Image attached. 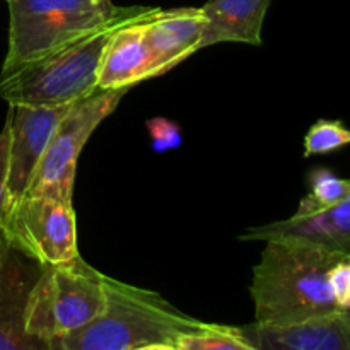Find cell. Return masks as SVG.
Masks as SVG:
<instances>
[{"label":"cell","mask_w":350,"mask_h":350,"mask_svg":"<svg viewBox=\"0 0 350 350\" xmlns=\"http://www.w3.org/2000/svg\"><path fill=\"white\" fill-rule=\"evenodd\" d=\"M265 243L250 287L256 323L291 325L340 313L332 273L344 253L293 238Z\"/></svg>","instance_id":"6da1fadb"},{"label":"cell","mask_w":350,"mask_h":350,"mask_svg":"<svg viewBox=\"0 0 350 350\" xmlns=\"http://www.w3.org/2000/svg\"><path fill=\"white\" fill-rule=\"evenodd\" d=\"M29 260L0 232V350L43 349L24 330L27 294L41 270H31Z\"/></svg>","instance_id":"8fae6325"},{"label":"cell","mask_w":350,"mask_h":350,"mask_svg":"<svg viewBox=\"0 0 350 350\" xmlns=\"http://www.w3.org/2000/svg\"><path fill=\"white\" fill-rule=\"evenodd\" d=\"M0 232L12 248L40 265L79 256L77 221L72 202L26 193L9 205Z\"/></svg>","instance_id":"52a82bcc"},{"label":"cell","mask_w":350,"mask_h":350,"mask_svg":"<svg viewBox=\"0 0 350 350\" xmlns=\"http://www.w3.org/2000/svg\"><path fill=\"white\" fill-rule=\"evenodd\" d=\"M105 310L60 338L53 350H178L205 321L171 306L157 293L105 275Z\"/></svg>","instance_id":"7a4b0ae2"},{"label":"cell","mask_w":350,"mask_h":350,"mask_svg":"<svg viewBox=\"0 0 350 350\" xmlns=\"http://www.w3.org/2000/svg\"><path fill=\"white\" fill-rule=\"evenodd\" d=\"M126 91L129 89H96L92 94L72 103L58 123L26 193L51 195L72 202L79 156L92 132L115 111Z\"/></svg>","instance_id":"8992f818"},{"label":"cell","mask_w":350,"mask_h":350,"mask_svg":"<svg viewBox=\"0 0 350 350\" xmlns=\"http://www.w3.org/2000/svg\"><path fill=\"white\" fill-rule=\"evenodd\" d=\"M239 332L252 350H350V325L340 313L291 325L255 321Z\"/></svg>","instance_id":"7c38bea8"},{"label":"cell","mask_w":350,"mask_h":350,"mask_svg":"<svg viewBox=\"0 0 350 350\" xmlns=\"http://www.w3.org/2000/svg\"><path fill=\"white\" fill-rule=\"evenodd\" d=\"M350 193V178L344 180L327 167H317L310 174V193L301 200L296 214L304 215L338 204Z\"/></svg>","instance_id":"9a60e30c"},{"label":"cell","mask_w":350,"mask_h":350,"mask_svg":"<svg viewBox=\"0 0 350 350\" xmlns=\"http://www.w3.org/2000/svg\"><path fill=\"white\" fill-rule=\"evenodd\" d=\"M9 44L2 72L14 70L101 29L126 12L111 0H7Z\"/></svg>","instance_id":"5b68a950"},{"label":"cell","mask_w":350,"mask_h":350,"mask_svg":"<svg viewBox=\"0 0 350 350\" xmlns=\"http://www.w3.org/2000/svg\"><path fill=\"white\" fill-rule=\"evenodd\" d=\"M70 106H9L7 113L10 132L9 176H7L9 205L19 200L27 191L34 171L41 157L44 156V150L58 123L62 122Z\"/></svg>","instance_id":"ba28073f"},{"label":"cell","mask_w":350,"mask_h":350,"mask_svg":"<svg viewBox=\"0 0 350 350\" xmlns=\"http://www.w3.org/2000/svg\"><path fill=\"white\" fill-rule=\"evenodd\" d=\"M105 273L82 256L41 265L27 294L24 330L43 349H55L60 338L85 327L105 310Z\"/></svg>","instance_id":"277c9868"},{"label":"cell","mask_w":350,"mask_h":350,"mask_svg":"<svg viewBox=\"0 0 350 350\" xmlns=\"http://www.w3.org/2000/svg\"><path fill=\"white\" fill-rule=\"evenodd\" d=\"M178 350H252L239 327L204 323L198 330L181 338Z\"/></svg>","instance_id":"2e32d148"},{"label":"cell","mask_w":350,"mask_h":350,"mask_svg":"<svg viewBox=\"0 0 350 350\" xmlns=\"http://www.w3.org/2000/svg\"><path fill=\"white\" fill-rule=\"evenodd\" d=\"M9 142L10 132L9 123L5 120L2 132H0V228L9 207V195H7V176H9Z\"/></svg>","instance_id":"d6986e66"},{"label":"cell","mask_w":350,"mask_h":350,"mask_svg":"<svg viewBox=\"0 0 350 350\" xmlns=\"http://www.w3.org/2000/svg\"><path fill=\"white\" fill-rule=\"evenodd\" d=\"M152 10L154 7H144L142 12L113 31L99 65L98 89H130L137 82L156 77L144 31V21Z\"/></svg>","instance_id":"9c48e42d"},{"label":"cell","mask_w":350,"mask_h":350,"mask_svg":"<svg viewBox=\"0 0 350 350\" xmlns=\"http://www.w3.org/2000/svg\"><path fill=\"white\" fill-rule=\"evenodd\" d=\"M129 7L123 16L38 60L9 72H0V98L12 105H72L98 89L103 53L113 31L142 12Z\"/></svg>","instance_id":"3957f363"},{"label":"cell","mask_w":350,"mask_h":350,"mask_svg":"<svg viewBox=\"0 0 350 350\" xmlns=\"http://www.w3.org/2000/svg\"><path fill=\"white\" fill-rule=\"evenodd\" d=\"M277 238L310 241L350 256V193L332 207L304 215L294 214L286 221L250 228L241 236L243 241H269Z\"/></svg>","instance_id":"4fadbf2b"},{"label":"cell","mask_w":350,"mask_h":350,"mask_svg":"<svg viewBox=\"0 0 350 350\" xmlns=\"http://www.w3.org/2000/svg\"><path fill=\"white\" fill-rule=\"evenodd\" d=\"M204 26L205 19L200 7H154L144 21V31L152 51L156 77H161L195 51L202 50Z\"/></svg>","instance_id":"30bf717a"},{"label":"cell","mask_w":350,"mask_h":350,"mask_svg":"<svg viewBox=\"0 0 350 350\" xmlns=\"http://www.w3.org/2000/svg\"><path fill=\"white\" fill-rule=\"evenodd\" d=\"M272 0H208L202 5V48L217 43L262 44V27Z\"/></svg>","instance_id":"5bb4252c"},{"label":"cell","mask_w":350,"mask_h":350,"mask_svg":"<svg viewBox=\"0 0 350 350\" xmlns=\"http://www.w3.org/2000/svg\"><path fill=\"white\" fill-rule=\"evenodd\" d=\"M340 314H342V318H344V320L350 325V308H345V310H342Z\"/></svg>","instance_id":"ffe728a7"},{"label":"cell","mask_w":350,"mask_h":350,"mask_svg":"<svg viewBox=\"0 0 350 350\" xmlns=\"http://www.w3.org/2000/svg\"><path fill=\"white\" fill-rule=\"evenodd\" d=\"M149 135L152 139V149L156 152H166V150L176 149L183 142L181 129L176 122L164 116H156L146 123Z\"/></svg>","instance_id":"ac0fdd59"},{"label":"cell","mask_w":350,"mask_h":350,"mask_svg":"<svg viewBox=\"0 0 350 350\" xmlns=\"http://www.w3.org/2000/svg\"><path fill=\"white\" fill-rule=\"evenodd\" d=\"M350 146V129L338 120H318L304 137V157L334 152Z\"/></svg>","instance_id":"e0dca14e"}]
</instances>
